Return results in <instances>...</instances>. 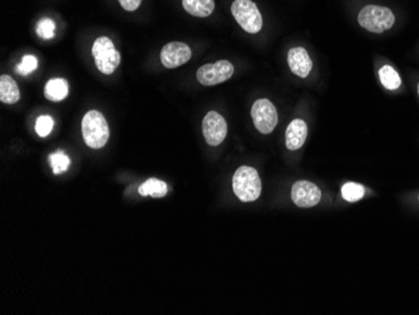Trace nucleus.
Here are the masks:
<instances>
[{
  "label": "nucleus",
  "mask_w": 419,
  "mask_h": 315,
  "mask_svg": "<svg viewBox=\"0 0 419 315\" xmlns=\"http://www.w3.org/2000/svg\"><path fill=\"white\" fill-rule=\"evenodd\" d=\"M83 140L94 150L106 146L109 138V127L104 114L99 111H89L82 120Z\"/></svg>",
  "instance_id": "obj_1"
},
{
  "label": "nucleus",
  "mask_w": 419,
  "mask_h": 315,
  "mask_svg": "<svg viewBox=\"0 0 419 315\" xmlns=\"http://www.w3.org/2000/svg\"><path fill=\"white\" fill-rule=\"evenodd\" d=\"M235 195L242 202H252L262 194V181L255 169L250 166H241L236 170L233 177Z\"/></svg>",
  "instance_id": "obj_2"
},
{
  "label": "nucleus",
  "mask_w": 419,
  "mask_h": 315,
  "mask_svg": "<svg viewBox=\"0 0 419 315\" xmlns=\"http://www.w3.org/2000/svg\"><path fill=\"white\" fill-rule=\"evenodd\" d=\"M358 22L360 27L371 33H383L394 26L396 16L389 8L381 6H367L359 11Z\"/></svg>",
  "instance_id": "obj_3"
},
{
  "label": "nucleus",
  "mask_w": 419,
  "mask_h": 315,
  "mask_svg": "<svg viewBox=\"0 0 419 315\" xmlns=\"http://www.w3.org/2000/svg\"><path fill=\"white\" fill-rule=\"evenodd\" d=\"M94 63L104 74H112L121 63L120 52L108 37H99L94 40L92 47Z\"/></svg>",
  "instance_id": "obj_4"
},
{
  "label": "nucleus",
  "mask_w": 419,
  "mask_h": 315,
  "mask_svg": "<svg viewBox=\"0 0 419 315\" xmlns=\"http://www.w3.org/2000/svg\"><path fill=\"white\" fill-rule=\"evenodd\" d=\"M231 13L235 21L245 32L255 34L262 31V16L254 1L251 0H235L231 6Z\"/></svg>",
  "instance_id": "obj_5"
},
{
  "label": "nucleus",
  "mask_w": 419,
  "mask_h": 315,
  "mask_svg": "<svg viewBox=\"0 0 419 315\" xmlns=\"http://www.w3.org/2000/svg\"><path fill=\"white\" fill-rule=\"evenodd\" d=\"M251 117L254 121L256 130L262 132L264 135L272 133L278 125L276 109L267 98L257 99L255 104H252Z\"/></svg>",
  "instance_id": "obj_6"
},
{
  "label": "nucleus",
  "mask_w": 419,
  "mask_h": 315,
  "mask_svg": "<svg viewBox=\"0 0 419 315\" xmlns=\"http://www.w3.org/2000/svg\"><path fill=\"white\" fill-rule=\"evenodd\" d=\"M233 74L234 65L229 60H218L215 63L202 65L201 68H199L196 77L202 86H216L230 79Z\"/></svg>",
  "instance_id": "obj_7"
},
{
  "label": "nucleus",
  "mask_w": 419,
  "mask_h": 315,
  "mask_svg": "<svg viewBox=\"0 0 419 315\" xmlns=\"http://www.w3.org/2000/svg\"><path fill=\"white\" fill-rule=\"evenodd\" d=\"M202 133L210 146H218L228 135V123L218 112L210 111L202 121Z\"/></svg>",
  "instance_id": "obj_8"
},
{
  "label": "nucleus",
  "mask_w": 419,
  "mask_h": 315,
  "mask_svg": "<svg viewBox=\"0 0 419 315\" xmlns=\"http://www.w3.org/2000/svg\"><path fill=\"white\" fill-rule=\"evenodd\" d=\"M320 199L319 187L309 181H298L291 187V200L296 206L309 209L318 205Z\"/></svg>",
  "instance_id": "obj_9"
},
{
  "label": "nucleus",
  "mask_w": 419,
  "mask_h": 315,
  "mask_svg": "<svg viewBox=\"0 0 419 315\" xmlns=\"http://www.w3.org/2000/svg\"><path fill=\"white\" fill-rule=\"evenodd\" d=\"M190 60V47L182 42H171L161 50V62L169 70L184 65Z\"/></svg>",
  "instance_id": "obj_10"
},
{
  "label": "nucleus",
  "mask_w": 419,
  "mask_h": 315,
  "mask_svg": "<svg viewBox=\"0 0 419 315\" xmlns=\"http://www.w3.org/2000/svg\"><path fill=\"white\" fill-rule=\"evenodd\" d=\"M289 67L295 76L300 78H306L313 68V62H311L309 53L301 47L291 48L288 53Z\"/></svg>",
  "instance_id": "obj_11"
},
{
  "label": "nucleus",
  "mask_w": 419,
  "mask_h": 315,
  "mask_svg": "<svg viewBox=\"0 0 419 315\" xmlns=\"http://www.w3.org/2000/svg\"><path fill=\"white\" fill-rule=\"evenodd\" d=\"M308 137V126L303 120H294L290 122V125L285 132L286 147L290 151H296L304 145Z\"/></svg>",
  "instance_id": "obj_12"
},
{
  "label": "nucleus",
  "mask_w": 419,
  "mask_h": 315,
  "mask_svg": "<svg viewBox=\"0 0 419 315\" xmlns=\"http://www.w3.org/2000/svg\"><path fill=\"white\" fill-rule=\"evenodd\" d=\"M21 98V92L18 88L17 82L11 76L3 74L0 77V101L3 104H17Z\"/></svg>",
  "instance_id": "obj_13"
},
{
  "label": "nucleus",
  "mask_w": 419,
  "mask_h": 315,
  "mask_svg": "<svg viewBox=\"0 0 419 315\" xmlns=\"http://www.w3.org/2000/svg\"><path fill=\"white\" fill-rule=\"evenodd\" d=\"M69 93V86L68 82L63 78H53L50 82H47L45 88H44V96L52 102H60L67 98Z\"/></svg>",
  "instance_id": "obj_14"
},
{
  "label": "nucleus",
  "mask_w": 419,
  "mask_h": 315,
  "mask_svg": "<svg viewBox=\"0 0 419 315\" xmlns=\"http://www.w3.org/2000/svg\"><path fill=\"white\" fill-rule=\"evenodd\" d=\"M182 6L191 16L206 18L213 14L215 0H182Z\"/></svg>",
  "instance_id": "obj_15"
},
{
  "label": "nucleus",
  "mask_w": 419,
  "mask_h": 315,
  "mask_svg": "<svg viewBox=\"0 0 419 315\" xmlns=\"http://www.w3.org/2000/svg\"><path fill=\"white\" fill-rule=\"evenodd\" d=\"M169 187L166 182L157 179H148L138 187V194L141 196H152L156 199H161L167 195Z\"/></svg>",
  "instance_id": "obj_16"
},
{
  "label": "nucleus",
  "mask_w": 419,
  "mask_h": 315,
  "mask_svg": "<svg viewBox=\"0 0 419 315\" xmlns=\"http://www.w3.org/2000/svg\"><path fill=\"white\" fill-rule=\"evenodd\" d=\"M379 79H381V84L386 89H391V91L398 89L402 84L401 77L391 65H383L381 67V70H379Z\"/></svg>",
  "instance_id": "obj_17"
},
{
  "label": "nucleus",
  "mask_w": 419,
  "mask_h": 315,
  "mask_svg": "<svg viewBox=\"0 0 419 315\" xmlns=\"http://www.w3.org/2000/svg\"><path fill=\"white\" fill-rule=\"evenodd\" d=\"M364 194V187L359 185V184L347 182V184L342 187V197H343L345 201H359L360 199H363Z\"/></svg>",
  "instance_id": "obj_18"
},
{
  "label": "nucleus",
  "mask_w": 419,
  "mask_h": 315,
  "mask_svg": "<svg viewBox=\"0 0 419 315\" xmlns=\"http://www.w3.org/2000/svg\"><path fill=\"white\" fill-rule=\"evenodd\" d=\"M50 163L55 175H60L66 172L67 170L69 169L71 158H68L66 153L58 151V153L50 155Z\"/></svg>",
  "instance_id": "obj_19"
},
{
  "label": "nucleus",
  "mask_w": 419,
  "mask_h": 315,
  "mask_svg": "<svg viewBox=\"0 0 419 315\" xmlns=\"http://www.w3.org/2000/svg\"><path fill=\"white\" fill-rule=\"evenodd\" d=\"M38 68V60L37 57H34L32 55H27L23 57L21 65H17V73H19L21 76H28L30 73H33L35 70Z\"/></svg>",
  "instance_id": "obj_20"
},
{
  "label": "nucleus",
  "mask_w": 419,
  "mask_h": 315,
  "mask_svg": "<svg viewBox=\"0 0 419 315\" xmlns=\"http://www.w3.org/2000/svg\"><path fill=\"white\" fill-rule=\"evenodd\" d=\"M37 34L39 38L52 39L55 35V23L52 19L44 18L37 24Z\"/></svg>",
  "instance_id": "obj_21"
},
{
  "label": "nucleus",
  "mask_w": 419,
  "mask_h": 315,
  "mask_svg": "<svg viewBox=\"0 0 419 315\" xmlns=\"http://www.w3.org/2000/svg\"><path fill=\"white\" fill-rule=\"evenodd\" d=\"M53 126H55L53 118L48 114H43V116H39L38 118H37L35 131H37L39 137L50 136V132L53 130Z\"/></svg>",
  "instance_id": "obj_22"
},
{
  "label": "nucleus",
  "mask_w": 419,
  "mask_h": 315,
  "mask_svg": "<svg viewBox=\"0 0 419 315\" xmlns=\"http://www.w3.org/2000/svg\"><path fill=\"white\" fill-rule=\"evenodd\" d=\"M121 6L127 11H135L141 6L142 0H118Z\"/></svg>",
  "instance_id": "obj_23"
},
{
  "label": "nucleus",
  "mask_w": 419,
  "mask_h": 315,
  "mask_svg": "<svg viewBox=\"0 0 419 315\" xmlns=\"http://www.w3.org/2000/svg\"><path fill=\"white\" fill-rule=\"evenodd\" d=\"M418 94H419V83H418Z\"/></svg>",
  "instance_id": "obj_24"
}]
</instances>
